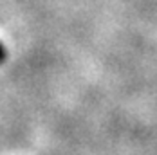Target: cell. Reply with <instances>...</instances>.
<instances>
[{
    "instance_id": "obj_1",
    "label": "cell",
    "mask_w": 157,
    "mask_h": 155,
    "mask_svg": "<svg viewBox=\"0 0 157 155\" xmlns=\"http://www.w3.org/2000/svg\"><path fill=\"white\" fill-rule=\"evenodd\" d=\"M4 60H6V47L0 43V63L4 62Z\"/></svg>"
}]
</instances>
